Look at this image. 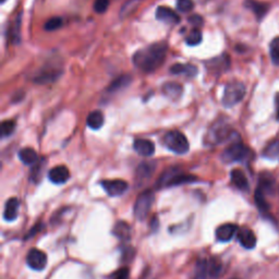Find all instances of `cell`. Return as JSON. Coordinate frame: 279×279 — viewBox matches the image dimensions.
Instances as JSON below:
<instances>
[{"label":"cell","instance_id":"1","mask_svg":"<svg viewBox=\"0 0 279 279\" xmlns=\"http://www.w3.org/2000/svg\"><path fill=\"white\" fill-rule=\"evenodd\" d=\"M167 46L165 43H157L141 49L133 56V63L135 67L143 72H153L164 63L166 59Z\"/></svg>","mask_w":279,"mask_h":279},{"label":"cell","instance_id":"2","mask_svg":"<svg viewBox=\"0 0 279 279\" xmlns=\"http://www.w3.org/2000/svg\"><path fill=\"white\" fill-rule=\"evenodd\" d=\"M245 96V86L241 82L233 81L225 86L223 95V105L225 107L236 106Z\"/></svg>","mask_w":279,"mask_h":279},{"label":"cell","instance_id":"3","mask_svg":"<svg viewBox=\"0 0 279 279\" xmlns=\"http://www.w3.org/2000/svg\"><path fill=\"white\" fill-rule=\"evenodd\" d=\"M164 142H165V145L169 151L179 155L185 154L190 149L188 139L178 130H172L167 132L165 134V138H164Z\"/></svg>","mask_w":279,"mask_h":279},{"label":"cell","instance_id":"4","mask_svg":"<svg viewBox=\"0 0 279 279\" xmlns=\"http://www.w3.org/2000/svg\"><path fill=\"white\" fill-rule=\"evenodd\" d=\"M251 155V151L248 146H245L241 142H234L229 145L223 152L222 160L225 163H239L247 161Z\"/></svg>","mask_w":279,"mask_h":279},{"label":"cell","instance_id":"5","mask_svg":"<svg viewBox=\"0 0 279 279\" xmlns=\"http://www.w3.org/2000/svg\"><path fill=\"white\" fill-rule=\"evenodd\" d=\"M196 180V177L192 174L179 172L177 169H171L163 173V176L160 179L161 187H173V185H180L183 183H190Z\"/></svg>","mask_w":279,"mask_h":279},{"label":"cell","instance_id":"6","mask_svg":"<svg viewBox=\"0 0 279 279\" xmlns=\"http://www.w3.org/2000/svg\"><path fill=\"white\" fill-rule=\"evenodd\" d=\"M154 202V193L153 191L147 190L141 193L136 199L134 205V216L138 221H144L149 215V212Z\"/></svg>","mask_w":279,"mask_h":279},{"label":"cell","instance_id":"7","mask_svg":"<svg viewBox=\"0 0 279 279\" xmlns=\"http://www.w3.org/2000/svg\"><path fill=\"white\" fill-rule=\"evenodd\" d=\"M232 133V130L228 124L223 121H217L209 130V133L206 134V139L209 143L218 144L230 139Z\"/></svg>","mask_w":279,"mask_h":279},{"label":"cell","instance_id":"8","mask_svg":"<svg viewBox=\"0 0 279 279\" xmlns=\"http://www.w3.org/2000/svg\"><path fill=\"white\" fill-rule=\"evenodd\" d=\"M26 263L32 270L41 272L47 265V255L38 249H31L26 255Z\"/></svg>","mask_w":279,"mask_h":279},{"label":"cell","instance_id":"9","mask_svg":"<svg viewBox=\"0 0 279 279\" xmlns=\"http://www.w3.org/2000/svg\"><path fill=\"white\" fill-rule=\"evenodd\" d=\"M102 187L106 191V193L111 196L122 195L128 190V182L121 179L104 180L102 181Z\"/></svg>","mask_w":279,"mask_h":279},{"label":"cell","instance_id":"10","mask_svg":"<svg viewBox=\"0 0 279 279\" xmlns=\"http://www.w3.org/2000/svg\"><path fill=\"white\" fill-rule=\"evenodd\" d=\"M239 231V228L234 223H223L216 230V238L221 242H229L236 236Z\"/></svg>","mask_w":279,"mask_h":279},{"label":"cell","instance_id":"11","mask_svg":"<svg viewBox=\"0 0 279 279\" xmlns=\"http://www.w3.org/2000/svg\"><path fill=\"white\" fill-rule=\"evenodd\" d=\"M60 74H61V70L56 69V68H43L40 73L36 75V78L34 79V82H36L37 84H47L51 83V82L56 81Z\"/></svg>","mask_w":279,"mask_h":279},{"label":"cell","instance_id":"12","mask_svg":"<svg viewBox=\"0 0 279 279\" xmlns=\"http://www.w3.org/2000/svg\"><path fill=\"white\" fill-rule=\"evenodd\" d=\"M156 19L168 24H178L180 22V16L176 11H173L168 7H164V5H161V7L157 8Z\"/></svg>","mask_w":279,"mask_h":279},{"label":"cell","instance_id":"13","mask_svg":"<svg viewBox=\"0 0 279 279\" xmlns=\"http://www.w3.org/2000/svg\"><path fill=\"white\" fill-rule=\"evenodd\" d=\"M48 178L55 184H62L69 180L70 171L65 166H56L49 170Z\"/></svg>","mask_w":279,"mask_h":279},{"label":"cell","instance_id":"14","mask_svg":"<svg viewBox=\"0 0 279 279\" xmlns=\"http://www.w3.org/2000/svg\"><path fill=\"white\" fill-rule=\"evenodd\" d=\"M237 236H238V241L243 248L249 250L255 248L256 241H258V240H256L255 233L251 230V229L249 228L239 229Z\"/></svg>","mask_w":279,"mask_h":279},{"label":"cell","instance_id":"15","mask_svg":"<svg viewBox=\"0 0 279 279\" xmlns=\"http://www.w3.org/2000/svg\"><path fill=\"white\" fill-rule=\"evenodd\" d=\"M133 147L135 152L138 153L139 155L149 157L154 154L155 152V145L152 141L146 140V139H138L134 141Z\"/></svg>","mask_w":279,"mask_h":279},{"label":"cell","instance_id":"16","mask_svg":"<svg viewBox=\"0 0 279 279\" xmlns=\"http://www.w3.org/2000/svg\"><path fill=\"white\" fill-rule=\"evenodd\" d=\"M19 207H20V201L16 198H11L7 201L4 206L3 211V218L7 222H12L14 221L19 213Z\"/></svg>","mask_w":279,"mask_h":279},{"label":"cell","instance_id":"17","mask_svg":"<svg viewBox=\"0 0 279 279\" xmlns=\"http://www.w3.org/2000/svg\"><path fill=\"white\" fill-rule=\"evenodd\" d=\"M183 89L182 86L178 83H173V82H168L163 85V93L164 95L168 97L171 101H177L182 95Z\"/></svg>","mask_w":279,"mask_h":279},{"label":"cell","instance_id":"18","mask_svg":"<svg viewBox=\"0 0 279 279\" xmlns=\"http://www.w3.org/2000/svg\"><path fill=\"white\" fill-rule=\"evenodd\" d=\"M230 177H231L232 183L236 185L239 190H241V191L249 190L250 185H249L248 178L242 170H240V169H233L230 173Z\"/></svg>","mask_w":279,"mask_h":279},{"label":"cell","instance_id":"19","mask_svg":"<svg viewBox=\"0 0 279 279\" xmlns=\"http://www.w3.org/2000/svg\"><path fill=\"white\" fill-rule=\"evenodd\" d=\"M170 72L172 74H183L187 76H195L198 74V68L193 64H182V63H177L173 64L170 68Z\"/></svg>","mask_w":279,"mask_h":279},{"label":"cell","instance_id":"20","mask_svg":"<svg viewBox=\"0 0 279 279\" xmlns=\"http://www.w3.org/2000/svg\"><path fill=\"white\" fill-rule=\"evenodd\" d=\"M19 158L20 161L26 166L35 165L38 162V155L36 151H34L31 147H25L19 152Z\"/></svg>","mask_w":279,"mask_h":279},{"label":"cell","instance_id":"21","mask_svg":"<svg viewBox=\"0 0 279 279\" xmlns=\"http://www.w3.org/2000/svg\"><path fill=\"white\" fill-rule=\"evenodd\" d=\"M104 122H105V118H104L103 112L100 111H94L90 112L86 119L87 127L91 128L92 130L101 129L103 127Z\"/></svg>","mask_w":279,"mask_h":279},{"label":"cell","instance_id":"22","mask_svg":"<svg viewBox=\"0 0 279 279\" xmlns=\"http://www.w3.org/2000/svg\"><path fill=\"white\" fill-rule=\"evenodd\" d=\"M245 5H247L250 10L253 11L254 14L256 15V18L259 20L264 18L265 14L267 13V11H269V4L255 1V0H248V1H245Z\"/></svg>","mask_w":279,"mask_h":279},{"label":"cell","instance_id":"23","mask_svg":"<svg viewBox=\"0 0 279 279\" xmlns=\"http://www.w3.org/2000/svg\"><path fill=\"white\" fill-rule=\"evenodd\" d=\"M131 80H132V78H131L130 75H127V74L119 76V78H117L116 80L112 82V84L109 85L107 91L109 93H113V92H117V91L121 90V89H124L125 86H128L130 84Z\"/></svg>","mask_w":279,"mask_h":279},{"label":"cell","instance_id":"24","mask_svg":"<svg viewBox=\"0 0 279 279\" xmlns=\"http://www.w3.org/2000/svg\"><path fill=\"white\" fill-rule=\"evenodd\" d=\"M113 234L121 240H129L131 236V229L127 223L119 222L113 228Z\"/></svg>","mask_w":279,"mask_h":279},{"label":"cell","instance_id":"25","mask_svg":"<svg viewBox=\"0 0 279 279\" xmlns=\"http://www.w3.org/2000/svg\"><path fill=\"white\" fill-rule=\"evenodd\" d=\"M155 170L154 163H143L136 169V176L140 179H146L152 176V173Z\"/></svg>","mask_w":279,"mask_h":279},{"label":"cell","instance_id":"26","mask_svg":"<svg viewBox=\"0 0 279 279\" xmlns=\"http://www.w3.org/2000/svg\"><path fill=\"white\" fill-rule=\"evenodd\" d=\"M263 156L269 160H276L279 157V140L272 141L263 151Z\"/></svg>","mask_w":279,"mask_h":279},{"label":"cell","instance_id":"27","mask_svg":"<svg viewBox=\"0 0 279 279\" xmlns=\"http://www.w3.org/2000/svg\"><path fill=\"white\" fill-rule=\"evenodd\" d=\"M254 199H255L256 205H258L259 210H260L262 213H267V212L270 211L269 203H267L266 199H265V193H264L263 191H262L260 188L256 189Z\"/></svg>","mask_w":279,"mask_h":279},{"label":"cell","instance_id":"28","mask_svg":"<svg viewBox=\"0 0 279 279\" xmlns=\"http://www.w3.org/2000/svg\"><path fill=\"white\" fill-rule=\"evenodd\" d=\"M229 63H230V61H229V57L226 56V55H225V56L213 59L210 61L211 69H215V70L218 69V72H221L222 70L223 71V70L228 69Z\"/></svg>","mask_w":279,"mask_h":279},{"label":"cell","instance_id":"29","mask_svg":"<svg viewBox=\"0 0 279 279\" xmlns=\"http://www.w3.org/2000/svg\"><path fill=\"white\" fill-rule=\"evenodd\" d=\"M139 3H140L139 0H129V1L125 2L123 4V7L121 8L120 16H121V18H125V16L132 14L133 11L139 7Z\"/></svg>","mask_w":279,"mask_h":279},{"label":"cell","instance_id":"30","mask_svg":"<svg viewBox=\"0 0 279 279\" xmlns=\"http://www.w3.org/2000/svg\"><path fill=\"white\" fill-rule=\"evenodd\" d=\"M206 267H207V275L212 278H216L220 276L222 267L221 263L218 261H210L206 262Z\"/></svg>","mask_w":279,"mask_h":279},{"label":"cell","instance_id":"31","mask_svg":"<svg viewBox=\"0 0 279 279\" xmlns=\"http://www.w3.org/2000/svg\"><path fill=\"white\" fill-rule=\"evenodd\" d=\"M20 25H21V19L20 16L14 21V24L10 27V31L8 32L10 41L12 43H18L20 41Z\"/></svg>","mask_w":279,"mask_h":279},{"label":"cell","instance_id":"32","mask_svg":"<svg viewBox=\"0 0 279 279\" xmlns=\"http://www.w3.org/2000/svg\"><path fill=\"white\" fill-rule=\"evenodd\" d=\"M202 42V33L198 29L192 30V32L185 38V43L188 44L189 46H198L199 44Z\"/></svg>","mask_w":279,"mask_h":279},{"label":"cell","instance_id":"33","mask_svg":"<svg viewBox=\"0 0 279 279\" xmlns=\"http://www.w3.org/2000/svg\"><path fill=\"white\" fill-rule=\"evenodd\" d=\"M270 53L273 62L279 64V37L274 38L270 45Z\"/></svg>","mask_w":279,"mask_h":279},{"label":"cell","instance_id":"34","mask_svg":"<svg viewBox=\"0 0 279 279\" xmlns=\"http://www.w3.org/2000/svg\"><path fill=\"white\" fill-rule=\"evenodd\" d=\"M61 25H62V19L59 18V16H54V18L49 19L46 22L45 25H44V29H45V31L51 32L59 29Z\"/></svg>","mask_w":279,"mask_h":279},{"label":"cell","instance_id":"35","mask_svg":"<svg viewBox=\"0 0 279 279\" xmlns=\"http://www.w3.org/2000/svg\"><path fill=\"white\" fill-rule=\"evenodd\" d=\"M15 129V122L13 120H5L1 123V135L2 138H7V136L13 133Z\"/></svg>","mask_w":279,"mask_h":279},{"label":"cell","instance_id":"36","mask_svg":"<svg viewBox=\"0 0 279 279\" xmlns=\"http://www.w3.org/2000/svg\"><path fill=\"white\" fill-rule=\"evenodd\" d=\"M194 7V3L192 0H177V9L180 12H190L192 11Z\"/></svg>","mask_w":279,"mask_h":279},{"label":"cell","instance_id":"37","mask_svg":"<svg viewBox=\"0 0 279 279\" xmlns=\"http://www.w3.org/2000/svg\"><path fill=\"white\" fill-rule=\"evenodd\" d=\"M109 7V0H95L94 10L97 13H104Z\"/></svg>","mask_w":279,"mask_h":279},{"label":"cell","instance_id":"38","mask_svg":"<svg viewBox=\"0 0 279 279\" xmlns=\"http://www.w3.org/2000/svg\"><path fill=\"white\" fill-rule=\"evenodd\" d=\"M129 277V269L128 267H122V269L114 272L112 275L111 279H128Z\"/></svg>","mask_w":279,"mask_h":279},{"label":"cell","instance_id":"39","mask_svg":"<svg viewBox=\"0 0 279 279\" xmlns=\"http://www.w3.org/2000/svg\"><path fill=\"white\" fill-rule=\"evenodd\" d=\"M188 21L190 22L191 24L194 25L195 27L201 26L202 24H203V19H202L200 15H192V16H190V18L188 19Z\"/></svg>","mask_w":279,"mask_h":279},{"label":"cell","instance_id":"40","mask_svg":"<svg viewBox=\"0 0 279 279\" xmlns=\"http://www.w3.org/2000/svg\"><path fill=\"white\" fill-rule=\"evenodd\" d=\"M275 106H276V118L279 121V93L275 96Z\"/></svg>","mask_w":279,"mask_h":279},{"label":"cell","instance_id":"41","mask_svg":"<svg viewBox=\"0 0 279 279\" xmlns=\"http://www.w3.org/2000/svg\"><path fill=\"white\" fill-rule=\"evenodd\" d=\"M0 2H1V3H4V2H5V0H0Z\"/></svg>","mask_w":279,"mask_h":279}]
</instances>
